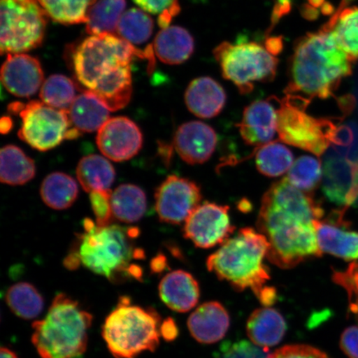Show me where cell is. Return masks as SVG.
I'll list each match as a JSON object with an SVG mask.
<instances>
[{"label": "cell", "mask_w": 358, "mask_h": 358, "mask_svg": "<svg viewBox=\"0 0 358 358\" xmlns=\"http://www.w3.org/2000/svg\"><path fill=\"white\" fill-rule=\"evenodd\" d=\"M324 211L312 196L285 178L264 194L257 228L270 246L266 258L282 268H294L308 259L322 256L315 222Z\"/></svg>", "instance_id": "cell-1"}, {"label": "cell", "mask_w": 358, "mask_h": 358, "mask_svg": "<svg viewBox=\"0 0 358 358\" xmlns=\"http://www.w3.org/2000/svg\"><path fill=\"white\" fill-rule=\"evenodd\" d=\"M153 48L143 52L115 34L91 35L76 48L73 69L78 82L111 111L122 110L131 99V64L134 58L154 60Z\"/></svg>", "instance_id": "cell-2"}, {"label": "cell", "mask_w": 358, "mask_h": 358, "mask_svg": "<svg viewBox=\"0 0 358 358\" xmlns=\"http://www.w3.org/2000/svg\"><path fill=\"white\" fill-rule=\"evenodd\" d=\"M351 62L324 27L320 32L308 34L295 45L286 95L302 93L310 99H327L351 74Z\"/></svg>", "instance_id": "cell-3"}, {"label": "cell", "mask_w": 358, "mask_h": 358, "mask_svg": "<svg viewBox=\"0 0 358 358\" xmlns=\"http://www.w3.org/2000/svg\"><path fill=\"white\" fill-rule=\"evenodd\" d=\"M138 235L140 230L136 227L95 226L78 236V246L71 252L77 255L80 266L112 283H122L127 279L140 280L142 268L131 263L133 259L145 257L144 250L133 245V239Z\"/></svg>", "instance_id": "cell-4"}, {"label": "cell", "mask_w": 358, "mask_h": 358, "mask_svg": "<svg viewBox=\"0 0 358 358\" xmlns=\"http://www.w3.org/2000/svg\"><path fill=\"white\" fill-rule=\"evenodd\" d=\"M92 313L64 293L53 299L43 320L33 324L32 343L41 358H77L87 350Z\"/></svg>", "instance_id": "cell-5"}, {"label": "cell", "mask_w": 358, "mask_h": 358, "mask_svg": "<svg viewBox=\"0 0 358 358\" xmlns=\"http://www.w3.org/2000/svg\"><path fill=\"white\" fill-rule=\"evenodd\" d=\"M268 246L265 235L253 228H241L208 257V271L236 290L252 289L258 298L271 279L270 271L264 263Z\"/></svg>", "instance_id": "cell-6"}, {"label": "cell", "mask_w": 358, "mask_h": 358, "mask_svg": "<svg viewBox=\"0 0 358 358\" xmlns=\"http://www.w3.org/2000/svg\"><path fill=\"white\" fill-rule=\"evenodd\" d=\"M161 317L154 308L134 306L127 296L106 317L102 337L115 358H136L159 345Z\"/></svg>", "instance_id": "cell-7"}, {"label": "cell", "mask_w": 358, "mask_h": 358, "mask_svg": "<svg viewBox=\"0 0 358 358\" xmlns=\"http://www.w3.org/2000/svg\"><path fill=\"white\" fill-rule=\"evenodd\" d=\"M310 100L297 95H286L280 101L277 133L280 141L320 156L332 143H337V127L329 120L306 113Z\"/></svg>", "instance_id": "cell-8"}, {"label": "cell", "mask_w": 358, "mask_h": 358, "mask_svg": "<svg viewBox=\"0 0 358 358\" xmlns=\"http://www.w3.org/2000/svg\"><path fill=\"white\" fill-rule=\"evenodd\" d=\"M224 78L231 80L241 93L252 92L254 83L274 80L278 59L266 48L254 42H224L213 51Z\"/></svg>", "instance_id": "cell-9"}, {"label": "cell", "mask_w": 358, "mask_h": 358, "mask_svg": "<svg viewBox=\"0 0 358 358\" xmlns=\"http://www.w3.org/2000/svg\"><path fill=\"white\" fill-rule=\"evenodd\" d=\"M0 50L17 55L41 46L48 15L37 0H1Z\"/></svg>", "instance_id": "cell-10"}, {"label": "cell", "mask_w": 358, "mask_h": 358, "mask_svg": "<svg viewBox=\"0 0 358 358\" xmlns=\"http://www.w3.org/2000/svg\"><path fill=\"white\" fill-rule=\"evenodd\" d=\"M22 127L19 137L39 151H48L66 140L71 127L69 112L49 106L43 101L24 104L20 113Z\"/></svg>", "instance_id": "cell-11"}, {"label": "cell", "mask_w": 358, "mask_h": 358, "mask_svg": "<svg viewBox=\"0 0 358 358\" xmlns=\"http://www.w3.org/2000/svg\"><path fill=\"white\" fill-rule=\"evenodd\" d=\"M235 229L228 206L206 201L187 219L183 234L196 248L208 249L225 243Z\"/></svg>", "instance_id": "cell-12"}, {"label": "cell", "mask_w": 358, "mask_h": 358, "mask_svg": "<svg viewBox=\"0 0 358 358\" xmlns=\"http://www.w3.org/2000/svg\"><path fill=\"white\" fill-rule=\"evenodd\" d=\"M201 198L200 187L195 182L170 176L156 190V212L161 222L178 225L199 207Z\"/></svg>", "instance_id": "cell-13"}, {"label": "cell", "mask_w": 358, "mask_h": 358, "mask_svg": "<svg viewBox=\"0 0 358 358\" xmlns=\"http://www.w3.org/2000/svg\"><path fill=\"white\" fill-rule=\"evenodd\" d=\"M96 144L106 158L122 162L136 156L143 145L141 129L124 116L111 118L98 131Z\"/></svg>", "instance_id": "cell-14"}, {"label": "cell", "mask_w": 358, "mask_h": 358, "mask_svg": "<svg viewBox=\"0 0 358 358\" xmlns=\"http://www.w3.org/2000/svg\"><path fill=\"white\" fill-rule=\"evenodd\" d=\"M44 73L37 58L17 53L8 55L1 69L3 86L12 95L30 97L42 87Z\"/></svg>", "instance_id": "cell-15"}, {"label": "cell", "mask_w": 358, "mask_h": 358, "mask_svg": "<svg viewBox=\"0 0 358 358\" xmlns=\"http://www.w3.org/2000/svg\"><path fill=\"white\" fill-rule=\"evenodd\" d=\"M218 137L214 129L201 122H189L179 127L173 145L180 158L194 165L207 162L217 149Z\"/></svg>", "instance_id": "cell-16"}, {"label": "cell", "mask_w": 358, "mask_h": 358, "mask_svg": "<svg viewBox=\"0 0 358 358\" xmlns=\"http://www.w3.org/2000/svg\"><path fill=\"white\" fill-rule=\"evenodd\" d=\"M246 145L262 146L275 138L278 127V110L271 100H258L245 107L238 124Z\"/></svg>", "instance_id": "cell-17"}, {"label": "cell", "mask_w": 358, "mask_h": 358, "mask_svg": "<svg viewBox=\"0 0 358 358\" xmlns=\"http://www.w3.org/2000/svg\"><path fill=\"white\" fill-rule=\"evenodd\" d=\"M324 194L334 203L349 206L358 199V166L329 159L324 165Z\"/></svg>", "instance_id": "cell-18"}, {"label": "cell", "mask_w": 358, "mask_h": 358, "mask_svg": "<svg viewBox=\"0 0 358 358\" xmlns=\"http://www.w3.org/2000/svg\"><path fill=\"white\" fill-rule=\"evenodd\" d=\"M230 326V317L225 308L218 302L201 304L187 320L192 337L203 344L220 341Z\"/></svg>", "instance_id": "cell-19"}, {"label": "cell", "mask_w": 358, "mask_h": 358, "mask_svg": "<svg viewBox=\"0 0 358 358\" xmlns=\"http://www.w3.org/2000/svg\"><path fill=\"white\" fill-rule=\"evenodd\" d=\"M161 301L172 310L189 312L198 304L200 289L190 273L178 270L169 273L159 285Z\"/></svg>", "instance_id": "cell-20"}, {"label": "cell", "mask_w": 358, "mask_h": 358, "mask_svg": "<svg viewBox=\"0 0 358 358\" xmlns=\"http://www.w3.org/2000/svg\"><path fill=\"white\" fill-rule=\"evenodd\" d=\"M227 94L222 85L209 77L192 80L185 92L187 109L201 119H211L225 107Z\"/></svg>", "instance_id": "cell-21"}, {"label": "cell", "mask_w": 358, "mask_h": 358, "mask_svg": "<svg viewBox=\"0 0 358 358\" xmlns=\"http://www.w3.org/2000/svg\"><path fill=\"white\" fill-rule=\"evenodd\" d=\"M194 38L180 26H169L157 34L155 55L165 64L178 65L186 62L194 52Z\"/></svg>", "instance_id": "cell-22"}, {"label": "cell", "mask_w": 358, "mask_h": 358, "mask_svg": "<svg viewBox=\"0 0 358 358\" xmlns=\"http://www.w3.org/2000/svg\"><path fill=\"white\" fill-rule=\"evenodd\" d=\"M110 110L99 97L86 91L76 96L69 112L71 127L80 133L99 131L102 125L110 120Z\"/></svg>", "instance_id": "cell-23"}, {"label": "cell", "mask_w": 358, "mask_h": 358, "mask_svg": "<svg viewBox=\"0 0 358 358\" xmlns=\"http://www.w3.org/2000/svg\"><path fill=\"white\" fill-rule=\"evenodd\" d=\"M246 332L250 341L266 349L281 342L286 332V323L284 317L274 308H258L249 317Z\"/></svg>", "instance_id": "cell-24"}, {"label": "cell", "mask_w": 358, "mask_h": 358, "mask_svg": "<svg viewBox=\"0 0 358 358\" xmlns=\"http://www.w3.org/2000/svg\"><path fill=\"white\" fill-rule=\"evenodd\" d=\"M317 243L322 252L346 261L358 259V234L332 223L315 222Z\"/></svg>", "instance_id": "cell-25"}, {"label": "cell", "mask_w": 358, "mask_h": 358, "mask_svg": "<svg viewBox=\"0 0 358 358\" xmlns=\"http://www.w3.org/2000/svg\"><path fill=\"white\" fill-rule=\"evenodd\" d=\"M77 177L84 191L109 190L115 181V171L104 157L91 155L80 159Z\"/></svg>", "instance_id": "cell-26"}, {"label": "cell", "mask_w": 358, "mask_h": 358, "mask_svg": "<svg viewBox=\"0 0 358 358\" xmlns=\"http://www.w3.org/2000/svg\"><path fill=\"white\" fill-rule=\"evenodd\" d=\"M0 180L8 185H24L35 176L34 160L15 145H6L1 150Z\"/></svg>", "instance_id": "cell-27"}, {"label": "cell", "mask_w": 358, "mask_h": 358, "mask_svg": "<svg viewBox=\"0 0 358 358\" xmlns=\"http://www.w3.org/2000/svg\"><path fill=\"white\" fill-rule=\"evenodd\" d=\"M112 211L114 217L125 223L140 221L147 208L145 192L133 185H123L111 194Z\"/></svg>", "instance_id": "cell-28"}, {"label": "cell", "mask_w": 358, "mask_h": 358, "mask_svg": "<svg viewBox=\"0 0 358 358\" xmlns=\"http://www.w3.org/2000/svg\"><path fill=\"white\" fill-rule=\"evenodd\" d=\"M324 28L333 34L351 61L358 59V8H343Z\"/></svg>", "instance_id": "cell-29"}, {"label": "cell", "mask_w": 358, "mask_h": 358, "mask_svg": "<svg viewBox=\"0 0 358 358\" xmlns=\"http://www.w3.org/2000/svg\"><path fill=\"white\" fill-rule=\"evenodd\" d=\"M127 8V0H97L92 7L86 22L90 35L115 34Z\"/></svg>", "instance_id": "cell-30"}, {"label": "cell", "mask_w": 358, "mask_h": 358, "mask_svg": "<svg viewBox=\"0 0 358 358\" xmlns=\"http://www.w3.org/2000/svg\"><path fill=\"white\" fill-rule=\"evenodd\" d=\"M44 203L55 210L71 207L77 200L78 186L73 178L64 173H52L45 178L40 189Z\"/></svg>", "instance_id": "cell-31"}, {"label": "cell", "mask_w": 358, "mask_h": 358, "mask_svg": "<svg viewBox=\"0 0 358 358\" xmlns=\"http://www.w3.org/2000/svg\"><path fill=\"white\" fill-rule=\"evenodd\" d=\"M6 301L11 311L24 320L36 319L44 308L42 294L28 282H20L10 286L7 290Z\"/></svg>", "instance_id": "cell-32"}, {"label": "cell", "mask_w": 358, "mask_h": 358, "mask_svg": "<svg viewBox=\"0 0 358 358\" xmlns=\"http://www.w3.org/2000/svg\"><path fill=\"white\" fill-rule=\"evenodd\" d=\"M48 17L58 24H86L92 7L97 0H37Z\"/></svg>", "instance_id": "cell-33"}, {"label": "cell", "mask_w": 358, "mask_h": 358, "mask_svg": "<svg viewBox=\"0 0 358 358\" xmlns=\"http://www.w3.org/2000/svg\"><path fill=\"white\" fill-rule=\"evenodd\" d=\"M293 164L292 152L280 142H270L258 148L256 164L259 172L264 176L279 177L289 172Z\"/></svg>", "instance_id": "cell-34"}, {"label": "cell", "mask_w": 358, "mask_h": 358, "mask_svg": "<svg viewBox=\"0 0 358 358\" xmlns=\"http://www.w3.org/2000/svg\"><path fill=\"white\" fill-rule=\"evenodd\" d=\"M153 31L152 17L141 8H134L124 13L116 34L131 44L140 45L150 38Z\"/></svg>", "instance_id": "cell-35"}, {"label": "cell", "mask_w": 358, "mask_h": 358, "mask_svg": "<svg viewBox=\"0 0 358 358\" xmlns=\"http://www.w3.org/2000/svg\"><path fill=\"white\" fill-rule=\"evenodd\" d=\"M76 85L64 75H52L44 80L39 96L45 104L58 110H69L76 98Z\"/></svg>", "instance_id": "cell-36"}, {"label": "cell", "mask_w": 358, "mask_h": 358, "mask_svg": "<svg viewBox=\"0 0 358 358\" xmlns=\"http://www.w3.org/2000/svg\"><path fill=\"white\" fill-rule=\"evenodd\" d=\"M322 165L320 159L310 155H303L294 161L286 178L303 192L315 189L322 178Z\"/></svg>", "instance_id": "cell-37"}, {"label": "cell", "mask_w": 358, "mask_h": 358, "mask_svg": "<svg viewBox=\"0 0 358 358\" xmlns=\"http://www.w3.org/2000/svg\"><path fill=\"white\" fill-rule=\"evenodd\" d=\"M266 349L258 347L253 343L240 340L226 342L218 350L217 358H267Z\"/></svg>", "instance_id": "cell-38"}, {"label": "cell", "mask_w": 358, "mask_h": 358, "mask_svg": "<svg viewBox=\"0 0 358 358\" xmlns=\"http://www.w3.org/2000/svg\"><path fill=\"white\" fill-rule=\"evenodd\" d=\"M112 192L109 190L94 191L90 194L92 208L96 219V226L105 227L110 225L113 218L111 206Z\"/></svg>", "instance_id": "cell-39"}, {"label": "cell", "mask_w": 358, "mask_h": 358, "mask_svg": "<svg viewBox=\"0 0 358 358\" xmlns=\"http://www.w3.org/2000/svg\"><path fill=\"white\" fill-rule=\"evenodd\" d=\"M334 280L348 291L350 310L358 320V264L352 263L346 271L334 273Z\"/></svg>", "instance_id": "cell-40"}, {"label": "cell", "mask_w": 358, "mask_h": 358, "mask_svg": "<svg viewBox=\"0 0 358 358\" xmlns=\"http://www.w3.org/2000/svg\"><path fill=\"white\" fill-rule=\"evenodd\" d=\"M267 358H329L319 349L308 345H289L268 355Z\"/></svg>", "instance_id": "cell-41"}, {"label": "cell", "mask_w": 358, "mask_h": 358, "mask_svg": "<svg viewBox=\"0 0 358 358\" xmlns=\"http://www.w3.org/2000/svg\"><path fill=\"white\" fill-rule=\"evenodd\" d=\"M340 348L349 358H358V326L344 330L340 339Z\"/></svg>", "instance_id": "cell-42"}, {"label": "cell", "mask_w": 358, "mask_h": 358, "mask_svg": "<svg viewBox=\"0 0 358 358\" xmlns=\"http://www.w3.org/2000/svg\"><path fill=\"white\" fill-rule=\"evenodd\" d=\"M141 10L157 15L166 10L176 0H133Z\"/></svg>", "instance_id": "cell-43"}, {"label": "cell", "mask_w": 358, "mask_h": 358, "mask_svg": "<svg viewBox=\"0 0 358 358\" xmlns=\"http://www.w3.org/2000/svg\"><path fill=\"white\" fill-rule=\"evenodd\" d=\"M160 334L161 337L168 342H171L178 338V328L172 317H168L162 321L160 326Z\"/></svg>", "instance_id": "cell-44"}, {"label": "cell", "mask_w": 358, "mask_h": 358, "mask_svg": "<svg viewBox=\"0 0 358 358\" xmlns=\"http://www.w3.org/2000/svg\"><path fill=\"white\" fill-rule=\"evenodd\" d=\"M291 8H292V0H277L272 12V26H275L282 17L287 15Z\"/></svg>", "instance_id": "cell-45"}, {"label": "cell", "mask_w": 358, "mask_h": 358, "mask_svg": "<svg viewBox=\"0 0 358 358\" xmlns=\"http://www.w3.org/2000/svg\"><path fill=\"white\" fill-rule=\"evenodd\" d=\"M179 12H180V4H179L178 0H176L166 10L160 13L158 22L161 28H162V29L168 28L173 17L178 15Z\"/></svg>", "instance_id": "cell-46"}, {"label": "cell", "mask_w": 358, "mask_h": 358, "mask_svg": "<svg viewBox=\"0 0 358 358\" xmlns=\"http://www.w3.org/2000/svg\"><path fill=\"white\" fill-rule=\"evenodd\" d=\"M265 48L273 56L280 55L283 50L284 41L282 37H270L266 40Z\"/></svg>", "instance_id": "cell-47"}, {"label": "cell", "mask_w": 358, "mask_h": 358, "mask_svg": "<svg viewBox=\"0 0 358 358\" xmlns=\"http://www.w3.org/2000/svg\"><path fill=\"white\" fill-rule=\"evenodd\" d=\"M166 258L163 255L159 254L158 256L152 259L150 268L152 272L160 273L166 268Z\"/></svg>", "instance_id": "cell-48"}, {"label": "cell", "mask_w": 358, "mask_h": 358, "mask_svg": "<svg viewBox=\"0 0 358 358\" xmlns=\"http://www.w3.org/2000/svg\"><path fill=\"white\" fill-rule=\"evenodd\" d=\"M301 13L308 20H315L319 17V12L316 8L311 6L310 4H303L301 7Z\"/></svg>", "instance_id": "cell-49"}, {"label": "cell", "mask_w": 358, "mask_h": 358, "mask_svg": "<svg viewBox=\"0 0 358 358\" xmlns=\"http://www.w3.org/2000/svg\"><path fill=\"white\" fill-rule=\"evenodd\" d=\"M13 120L10 116H3L0 122V131L3 134L10 133L13 128Z\"/></svg>", "instance_id": "cell-50"}, {"label": "cell", "mask_w": 358, "mask_h": 358, "mask_svg": "<svg viewBox=\"0 0 358 358\" xmlns=\"http://www.w3.org/2000/svg\"><path fill=\"white\" fill-rule=\"evenodd\" d=\"M0 358H19L15 352L11 349L6 347H2L0 349Z\"/></svg>", "instance_id": "cell-51"}, {"label": "cell", "mask_w": 358, "mask_h": 358, "mask_svg": "<svg viewBox=\"0 0 358 358\" xmlns=\"http://www.w3.org/2000/svg\"><path fill=\"white\" fill-rule=\"evenodd\" d=\"M308 4L315 8H320L324 4V0H308Z\"/></svg>", "instance_id": "cell-52"}, {"label": "cell", "mask_w": 358, "mask_h": 358, "mask_svg": "<svg viewBox=\"0 0 358 358\" xmlns=\"http://www.w3.org/2000/svg\"><path fill=\"white\" fill-rule=\"evenodd\" d=\"M332 6L328 3H324L323 7H322V13H324V15H329V13H332Z\"/></svg>", "instance_id": "cell-53"}]
</instances>
